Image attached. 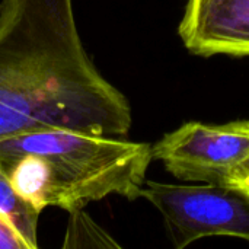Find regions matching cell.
Instances as JSON below:
<instances>
[{"label": "cell", "mask_w": 249, "mask_h": 249, "mask_svg": "<svg viewBox=\"0 0 249 249\" xmlns=\"http://www.w3.org/2000/svg\"><path fill=\"white\" fill-rule=\"evenodd\" d=\"M131 121L83 47L73 0H1L0 139L48 127L124 137Z\"/></svg>", "instance_id": "6da1fadb"}, {"label": "cell", "mask_w": 249, "mask_h": 249, "mask_svg": "<svg viewBox=\"0 0 249 249\" xmlns=\"http://www.w3.org/2000/svg\"><path fill=\"white\" fill-rule=\"evenodd\" d=\"M152 146L70 128H36L0 139V166L16 193L39 213H69L109 196L137 200Z\"/></svg>", "instance_id": "7a4b0ae2"}, {"label": "cell", "mask_w": 249, "mask_h": 249, "mask_svg": "<svg viewBox=\"0 0 249 249\" xmlns=\"http://www.w3.org/2000/svg\"><path fill=\"white\" fill-rule=\"evenodd\" d=\"M142 197L159 210L177 249L209 236H232L249 242V193L239 187L146 181Z\"/></svg>", "instance_id": "3957f363"}, {"label": "cell", "mask_w": 249, "mask_h": 249, "mask_svg": "<svg viewBox=\"0 0 249 249\" xmlns=\"http://www.w3.org/2000/svg\"><path fill=\"white\" fill-rule=\"evenodd\" d=\"M152 155L178 179L228 185L232 171L249 156V120L187 123L152 146Z\"/></svg>", "instance_id": "277c9868"}, {"label": "cell", "mask_w": 249, "mask_h": 249, "mask_svg": "<svg viewBox=\"0 0 249 249\" xmlns=\"http://www.w3.org/2000/svg\"><path fill=\"white\" fill-rule=\"evenodd\" d=\"M178 32L193 54L249 55V0H188Z\"/></svg>", "instance_id": "5b68a950"}, {"label": "cell", "mask_w": 249, "mask_h": 249, "mask_svg": "<svg viewBox=\"0 0 249 249\" xmlns=\"http://www.w3.org/2000/svg\"><path fill=\"white\" fill-rule=\"evenodd\" d=\"M0 216L20 236L28 249L38 248L39 212L22 198L0 166Z\"/></svg>", "instance_id": "8992f818"}, {"label": "cell", "mask_w": 249, "mask_h": 249, "mask_svg": "<svg viewBox=\"0 0 249 249\" xmlns=\"http://www.w3.org/2000/svg\"><path fill=\"white\" fill-rule=\"evenodd\" d=\"M70 225L67 228L64 248L69 247H120L111 239L89 216L83 213V209L70 213Z\"/></svg>", "instance_id": "52a82bcc"}, {"label": "cell", "mask_w": 249, "mask_h": 249, "mask_svg": "<svg viewBox=\"0 0 249 249\" xmlns=\"http://www.w3.org/2000/svg\"><path fill=\"white\" fill-rule=\"evenodd\" d=\"M0 249H28L20 236L0 216Z\"/></svg>", "instance_id": "ba28073f"}, {"label": "cell", "mask_w": 249, "mask_h": 249, "mask_svg": "<svg viewBox=\"0 0 249 249\" xmlns=\"http://www.w3.org/2000/svg\"><path fill=\"white\" fill-rule=\"evenodd\" d=\"M228 185L239 187L249 193V156L232 171Z\"/></svg>", "instance_id": "9c48e42d"}]
</instances>
